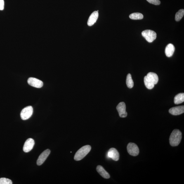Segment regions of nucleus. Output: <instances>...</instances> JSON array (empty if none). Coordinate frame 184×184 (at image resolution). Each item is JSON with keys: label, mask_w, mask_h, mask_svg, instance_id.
<instances>
[{"label": "nucleus", "mask_w": 184, "mask_h": 184, "mask_svg": "<svg viewBox=\"0 0 184 184\" xmlns=\"http://www.w3.org/2000/svg\"><path fill=\"white\" fill-rule=\"evenodd\" d=\"M97 171L99 173L101 176L103 177V178L105 179H109L110 178V175L101 166H97Z\"/></svg>", "instance_id": "obj_14"}, {"label": "nucleus", "mask_w": 184, "mask_h": 184, "mask_svg": "<svg viewBox=\"0 0 184 184\" xmlns=\"http://www.w3.org/2000/svg\"><path fill=\"white\" fill-rule=\"evenodd\" d=\"M174 101L176 105L183 103L184 101V93H180L176 95L174 98Z\"/></svg>", "instance_id": "obj_16"}, {"label": "nucleus", "mask_w": 184, "mask_h": 184, "mask_svg": "<svg viewBox=\"0 0 184 184\" xmlns=\"http://www.w3.org/2000/svg\"><path fill=\"white\" fill-rule=\"evenodd\" d=\"M184 15V9H182L180 10L177 13L176 15H175V20L176 21H179L183 18Z\"/></svg>", "instance_id": "obj_20"}, {"label": "nucleus", "mask_w": 184, "mask_h": 184, "mask_svg": "<svg viewBox=\"0 0 184 184\" xmlns=\"http://www.w3.org/2000/svg\"><path fill=\"white\" fill-rule=\"evenodd\" d=\"M127 151L130 155L136 156L139 154V149L136 144L130 143L128 145Z\"/></svg>", "instance_id": "obj_5"}, {"label": "nucleus", "mask_w": 184, "mask_h": 184, "mask_svg": "<svg viewBox=\"0 0 184 184\" xmlns=\"http://www.w3.org/2000/svg\"><path fill=\"white\" fill-rule=\"evenodd\" d=\"M27 81L29 85L34 87L41 88L43 86L42 81L35 78H29Z\"/></svg>", "instance_id": "obj_7"}, {"label": "nucleus", "mask_w": 184, "mask_h": 184, "mask_svg": "<svg viewBox=\"0 0 184 184\" xmlns=\"http://www.w3.org/2000/svg\"><path fill=\"white\" fill-rule=\"evenodd\" d=\"M51 152L50 149H46L39 156L37 161L38 165H41L46 161Z\"/></svg>", "instance_id": "obj_8"}, {"label": "nucleus", "mask_w": 184, "mask_h": 184, "mask_svg": "<svg viewBox=\"0 0 184 184\" xmlns=\"http://www.w3.org/2000/svg\"><path fill=\"white\" fill-rule=\"evenodd\" d=\"M33 112V109L32 106H28L23 109L21 112V118L23 120H26L32 115Z\"/></svg>", "instance_id": "obj_4"}, {"label": "nucleus", "mask_w": 184, "mask_h": 184, "mask_svg": "<svg viewBox=\"0 0 184 184\" xmlns=\"http://www.w3.org/2000/svg\"><path fill=\"white\" fill-rule=\"evenodd\" d=\"M108 156L109 158L112 159L113 160L118 161L119 158V154L118 152L115 148H111L108 152Z\"/></svg>", "instance_id": "obj_11"}, {"label": "nucleus", "mask_w": 184, "mask_h": 184, "mask_svg": "<svg viewBox=\"0 0 184 184\" xmlns=\"http://www.w3.org/2000/svg\"><path fill=\"white\" fill-rule=\"evenodd\" d=\"M116 109L119 113L120 117L125 118L127 116L128 114L126 111V104L124 102L120 103L116 107Z\"/></svg>", "instance_id": "obj_6"}, {"label": "nucleus", "mask_w": 184, "mask_h": 184, "mask_svg": "<svg viewBox=\"0 0 184 184\" xmlns=\"http://www.w3.org/2000/svg\"><path fill=\"white\" fill-rule=\"evenodd\" d=\"M175 51V47L173 44L170 43L166 46L165 50L166 55L167 57H171L173 55Z\"/></svg>", "instance_id": "obj_13"}, {"label": "nucleus", "mask_w": 184, "mask_h": 184, "mask_svg": "<svg viewBox=\"0 0 184 184\" xmlns=\"http://www.w3.org/2000/svg\"><path fill=\"white\" fill-rule=\"evenodd\" d=\"M144 82L146 87L149 89H152L154 87V85L146 76L144 78Z\"/></svg>", "instance_id": "obj_17"}, {"label": "nucleus", "mask_w": 184, "mask_h": 184, "mask_svg": "<svg viewBox=\"0 0 184 184\" xmlns=\"http://www.w3.org/2000/svg\"><path fill=\"white\" fill-rule=\"evenodd\" d=\"M142 36L149 43L152 42L157 38V34L154 31L151 30H144L142 33Z\"/></svg>", "instance_id": "obj_3"}, {"label": "nucleus", "mask_w": 184, "mask_h": 184, "mask_svg": "<svg viewBox=\"0 0 184 184\" xmlns=\"http://www.w3.org/2000/svg\"><path fill=\"white\" fill-rule=\"evenodd\" d=\"M4 1L3 0H0V10H2L4 9Z\"/></svg>", "instance_id": "obj_23"}, {"label": "nucleus", "mask_w": 184, "mask_h": 184, "mask_svg": "<svg viewBox=\"0 0 184 184\" xmlns=\"http://www.w3.org/2000/svg\"><path fill=\"white\" fill-rule=\"evenodd\" d=\"M182 137V133L179 130H173L169 137L170 145L172 146H177L181 142Z\"/></svg>", "instance_id": "obj_1"}, {"label": "nucleus", "mask_w": 184, "mask_h": 184, "mask_svg": "<svg viewBox=\"0 0 184 184\" xmlns=\"http://www.w3.org/2000/svg\"><path fill=\"white\" fill-rule=\"evenodd\" d=\"M129 18L132 20H141L144 18L143 14L140 13H134L131 14L129 15Z\"/></svg>", "instance_id": "obj_18"}, {"label": "nucleus", "mask_w": 184, "mask_h": 184, "mask_svg": "<svg viewBox=\"0 0 184 184\" xmlns=\"http://www.w3.org/2000/svg\"><path fill=\"white\" fill-rule=\"evenodd\" d=\"M147 1L152 4L156 5H159L161 3L159 0H147Z\"/></svg>", "instance_id": "obj_22"}, {"label": "nucleus", "mask_w": 184, "mask_h": 184, "mask_svg": "<svg viewBox=\"0 0 184 184\" xmlns=\"http://www.w3.org/2000/svg\"><path fill=\"white\" fill-rule=\"evenodd\" d=\"M99 16L98 11L93 12L89 17L88 21V25L90 26H93L96 22Z\"/></svg>", "instance_id": "obj_12"}, {"label": "nucleus", "mask_w": 184, "mask_h": 184, "mask_svg": "<svg viewBox=\"0 0 184 184\" xmlns=\"http://www.w3.org/2000/svg\"><path fill=\"white\" fill-rule=\"evenodd\" d=\"M126 84L128 87L129 88H132L133 87L134 82L130 74H128L126 77Z\"/></svg>", "instance_id": "obj_19"}, {"label": "nucleus", "mask_w": 184, "mask_h": 184, "mask_svg": "<svg viewBox=\"0 0 184 184\" xmlns=\"http://www.w3.org/2000/svg\"><path fill=\"white\" fill-rule=\"evenodd\" d=\"M170 114L173 115H178L183 113L184 112V106L172 107L169 110Z\"/></svg>", "instance_id": "obj_10"}, {"label": "nucleus", "mask_w": 184, "mask_h": 184, "mask_svg": "<svg viewBox=\"0 0 184 184\" xmlns=\"http://www.w3.org/2000/svg\"><path fill=\"white\" fill-rule=\"evenodd\" d=\"M147 77L155 85L157 84L159 81V78L157 75L154 72H149L147 75Z\"/></svg>", "instance_id": "obj_15"}, {"label": "nucleus", "mask_w": 184, "mask_h": 184, "mask_svg": "<svg viewBox=\"0 0 184 184\" xmlns=\"http://www.w3.org/2000/svg\"><path fill=\"white\" fill-rule=\"evenodd\" d=\"M91 149L90 145L85 146L77 151L74 157V159L76 161L81 160L89 153Z\"/></svg>", "instance_id": "obj_2"}, {"label": "nucleus", "mask_w": 184, "mask_h": 184, "mask_svg": "<svg viewBox=\"0 0 184 184\" xmlns=\"http://www.w3.org/2000/svg\"><path fill=\"white\" fill-rule=\"evenodd\" d=\"M34 145V141L33 139L30 138L26 140L24 145L23 150L24 152H28L32 150L33 148Z\"/></svg>", "instance_id": "obj_9"}, {"label": "nucleus", "mask_w": 184, "mask_h": 184, "mask_svg": "<svg viewBox=\"0 0 184 184\" xmlns=\"http://www.w3.org/2000/svg\"><path fill=\"white\" fill-rule=\"evenodd\" d=\"M13 182L9 179L5 178H0V184H12Z\"/></svg>", "instance_id": "obj_21"}]
</instances>
